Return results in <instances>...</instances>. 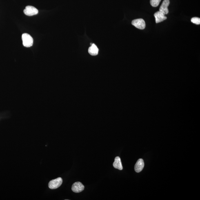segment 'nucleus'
<instances>
[{
	"label": "nucleus",
	"mask_w": 200,
	"mask_h": 200,
	"mask_svg": "<svg viewBox=\"0 0 200 200\" xmlns=\"http://www.w3.org/2000/svg\"><path fill=\"white\" fill-rule=\"evenodd\" d=\"M85 187L81 182H76L74 183L72 187V190L74 192L80 193L84 190Z\"/></svg>",
	"instance_id": "423d86ee"
},
{
	"label": "nucleus",
	"mask_w": 200,
	"mask_h": 200,
	"mask_svg": "<svg viewBox=\"0 0 200 200\" xmlns=\"http://www.w3.org/2000/svg\"><path fill=\"white\" fill-rule=\"evenodd\" d=\"M191 21L193 23L196 25H199L200 24V19L199 18L194 17L192 18Z\"/></svg>",
	"instance_id": "f8f14e48"
},
{
	"label": "nucleus",
	"mask_w": 200,
	"mask_h": 200,
	"mask_svg": "<svg viewBox=\"0 0 200 200\" xmlns=\"http://www.w3.org/2000/svg\"><path fill=\"white\" fill-rule=\"evenodd\" d=\"M144 166V162L143 160L142 159H140L138 160L136 163L135 166H134V170L136 172L139 173L143 170Z\"/></svg>",
	"instance_id": "6e6552de"
},
{
	"label": "nucleus",
	"mask_w": 200,
	"mask_h": 200,
	"mask_svg": "<svg viewBox=\"0 0 200 200\" xmlns=\"http://www.w3.org/2000/svg\"><path fill=\"white\" fill-rule=\"evenodd\" d=\"M113 166L114 168L118 169L120 170H123V166L121 161V158L119 156H117L114 159V161L113 163Z\"/></svg>",
	"instance_id": "1a4fd4ad"
},
{
	"label": "nucleus",
	"mask_w": 200,
	"mask_h": 200,
	"mask_svg": "<svg viewBox=\"0 0 200 200\" xmlns=\"http://www.w3.org/2000/svg\"><path fill=\"white\" fill-rule=\"evenodd\" d=\"M161 1V0H150V5L153 7H157Z\"/></svg>",
	"instance_id": "9b49d317"
},
{
	"label": "nucleus",
	"mask_w": 200,
	"mask_h": 200,
	"mask_svg": "<svg viewBox=\"0 0 200 200\" xmlns=\"http://www.w3.org/2000/svg\"><path fill=\"white\" fill-rule=\"evenodd\" d=\"M23 12L25 15L32 16L38 14V10L35 7L31 6H28L26 7Z\"/></svg>",
	"instance_id": "20e7f679"
},
{
	"label": "nucleus",
	"mask_w": 200,
	"mask_h": 200,
	"mask_svg": "<svg viewBox=\"0 0 200 200\" xmlns=\"http://www.w3.org/2000/svg\"><path fill=\"white\" fill-rule=\"evenodd\" d=\"M154 16L155 18L156 23L162 22L167 19V17L165 15L159 11H158L154 14Z\"/></svg>",
	"instance_id": "0eeeda50"
},
{
	"label": "nucleus",
	"mask_w": 200,
	"mask_h": 200,
	"mask_svg": "<svg viewBox=\"0 0 200 200\" xmlns=\"http://www.w3.org/2000/svg\"><path fill=\"white\" fill-rule=\"evenodd\" d=\"M23 41V44L25 47H30L33 44L34 40L30 34H23L22 36Z\"/></svg>",
	"instance_id": "f257e3e1"
},
{
	"label": "nucleus",
	"mask_w": 200,
	"mask_h": 200,
	"mask_svg": "<svg viewBox=\"0 0 200 200\" xmlns=\"http://www.w3.org/2000/svg\"><path fill=\"white\" fill-rule=\"evenodd\" d=\"M170 4V0H163L162 4L160 7L159 11L164 15L168 14L169 13L168 7Z\"/></svg>",
	"instance_id": "39448f33"
},
{
	"label": "nucleus",
	"mask_w": 200,
	"mask_h": 200,
	"mask_svg": "<svg viewBox=\"0 0 200 200\" xmlns=\"http://www.w3.org/2000/svg\"><path fill=\"white\" fill-rule=\"evenodd\" d=\"M62 179L61 178H58L52 180L49 183V187L52 190L57 189L61 186L62 183Z\"/></svg>",
	"instance_id": "f03ea898"
},
{
	"label": "nucleus",
	"mask_w": 200,
	"mask_h": 200,
	"mask_svg": "<svg viewBox=\"0 0 200 200\" xmlns=\"http://www.w3.org/2000/svg\"><path fill=\"white\" fill-rule=\"evenodd\" d=\"M88 52L90 55L92 56L97 55L99 52V49L97 46L94 44H92L88 49Z\"/></svg>",
	"instance_id": "9d476101"
},
{
	"label": "nucleus",
	"mask_w": 200,
	"mask_h": 200,
	"mask_svg": "<svg viewBox=\"0 0 200 200\" xmlns=\"http://www.w3.org/2000/svg\"><path fill=\"white\" fill-rule=\"evenodd\" d=\"M132 24L136 28L140 30H144L146 27L145 21L142 19H138L132 21Z\"/></svg>",
	"instance_id": "7ed1b4c3"
}]
</instances>
